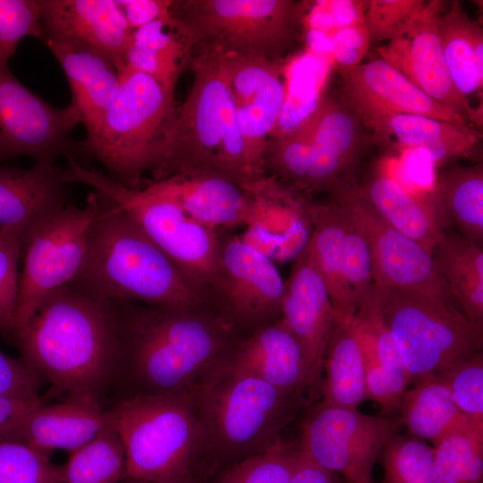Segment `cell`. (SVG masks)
<instances>
[{
  "label": "cell",
  "instance_id": "cell-1",
  "mask_svg": "<svg viewBox=\"0 0 483 483\" xmlns=\"http://www.w3.org/2000/svg\"><path fill=\"white\" fill-rule=\"evenodd\" d=\"M110 302L121 372L136 385L137 393L192 392L248 335L214 298L182 306Z\"/></svg>",
  "mask_w": 483,
  "mask_h": 483
},
{
  "label": "cell",
  "instance_id": "cell-2",
  "mask_svg": "<svg viewBox=\"0 0 483 483\" xmlns=\"http://www.w3.org/2000/svg\"><path fill=\"white\" fill-rule=\"evenodd\" d=\"M21 359L50 395L98 394L121 373V346L109 301L87 295L70 284L40 303L17 335Z\"/></svg>",
  "mask_w": 483,
  "mask_h": 483
},
{
  "label": "cell",
  "instance_id": "cell-3",
  "mask_svg": "<svg viewBox=\"0 0 483 483\" xmlns=\"http://www.w3.org/2000/svg\"><path fill=\"white\" fill-rule=\"evenodd\" d=\"M190 64L192 84L163 133L152 180L210 173L245 187L262 178L249 160L238 126L225 51L199 46Z\"/></svg>",
  "mask_w": 483,
  "mask_h": 483
},
{
  "label": "cell",
  "instance_id": "cell-4",
  "mask_svg": "<svg viewBox=\"0 0 483 483\" xmlns=\"http://www.w3.org/2000/svg\"><path fill=\"white\" fill-rule=\"evenodd\" d=\"M97 192L99 211L85 260L71 286L101 300L150 306L190 305L212 298L191 283L119 206Z\"/></svg>",
  "mask_w": 483,
  "mask_h": 483
},
{
  "label": "cell",
  "instance_id": "cell-5",
  "mask_svg": "<svg viewBox=\"0 0 483 483\" xmlns=\"http://www.w3.org/2000/svg\"><path fill=\"white\" fill-rule=\"evenodd\" d=\"M191 394L202 424L206 451L237 462L276 444L306 403L304 398L225 363Z\"/></svg>",
  "mask_w": 483,
  "mask_h": 483
},
{
  "label": "cell",
  "instance_id": "cell-6",
  "mask_svg": "<svg viewBox=\"0 0 483 483\" xmlns=\"http://www.w3.org/2000/svg\"><path fill=\"white\" fill-rule=\"evenodd\" d=\"M108 412L124 446L126 478L149 483L191 479L195 460L206 452L191 393H136Z\"/></svg>",
  "mask_w": 483,
  "mask_h": 483
},
{
  "label": "cell",
  "instance_id": "cell-7",
  "mask_svg": "<svg viewBox=\"0 0 483 483\" xmlns=\"http://www.w3.org/2000/svg\"><path fill=\"white\" fill-rule=\"evenodd\" d=\"M176 106L174 95L155 79L124 68L97 130L77 142V153L97 159L122 184L141 188Z\"/></svg>",
  "mask_w": 483,
  "mask_h": 483
},
{
  "label": "cell",
  "instance_id": "cell-8",
  "mask_svg": "<svg viewBox=\"0 0 483 483\" xmlns=\"http://www.w3.org/2000/svg\"><path fill=\"white\" fill-rule=\"evenodd\" d=\"M64 182L89 185L119 206L182 273L210 296L219 273V239L215 229L188 215L174 200L147 188L127 187L110 175L68 157Z\"/></svg>",
  "mask_w": 483,
  "mask_h": 483
},
{
  "label": "cell",
  "instance_id": "cell-9",
  "mask_svg": "<svg viewBox=\"0 0 483 483\" xmlns=\"http://www.w3.org/2000/svg\"><path fill=\"white\" fill-rule=\"evenodd\" d=\"M410 383L434 377L482 351L483 328L452 300L437 294L375 285Z\"/></svg>",
  "mask_w": 483,
  "mask_h": 483
},
{
  "label": "cell",
  "instance_id": "cell-10",
  "mask_svg": "<svg viewBox=\"0 0 483 483\" xmlns=\"http://www.w3.org/2000/svg\"><path fill=\"white\" fill-rule=\"evenodd\" d=\"M306 4L292 0L173 1L171 13L191 48L276 61L303 24Z\"/></svg>",
  "mask_w": 483,
  "mask_h": 483
},
{
  "label": "cell",
  "instance_id": "cell-11",
  "mask_svg": "<svg viewBox=\"0 0 483 483\" xmlns=\"http://www.w3.org/2000/svg\"><path fill=\"white\" fill-rule=\"evenodd\" d=\"M99 208L95 191L84 208L65 204L22 232L13 341L26 329L43 300L69 284L80 272Z\"/></svg>",
  "mask_w": 483,
  "mask_h": 483
},
{
  "label": "cell",
  "instance_id": "cell-12",
  "mask_svg": "<svg viewBox=\"0 0 483 483\" xmlns=\"http://www.w3.org/2000/svg\"><path fill=\"white\" fill-rule=\"evenodd\" d=\"M400 427L398 419L321 401L306 415L299 445L316 464L349 483H372L374 465Z\"/></svg>",
  "mask_w": 483,
  "mask_h": 483
},
{
  "label": "cell",
  "instance_id": "cell-13",
  "mask_svg": "<svg viewBox=\"0 0 483 483\" xmlns=\"http://www.w3.org/2000/svg\"><path fill=\"white\" fill-rule=\"evenodd\" d=\"M330 194L367 238L375 285L429 292L453 301L431 250L384 220L355 182L342 184Z\"/></svg>",
  "mask_w": 483,
  "mask_h": 483
},
{
  "label": "cell",
  "instance_id": "cell-14",
  "mask_svg": "<svg viewBox=\"0 0 483 483\" xmlns=\"http://www.w3.org/2000/svg\"><path fill=\"white\" fill-rule=\"evenodd\" d=\"M81 123L78 108L71 103L57 108L24 86L0 64V164L20 156L35 162H52L77 152L72 131Z\"/></svg>",
  "mask_w": 483,
  "mask_h": 483
},
{
  "label": "cell",
  "instance_id": "cell-15",
  "mask_svg": "<svg viewBox=\"0 0 483 483\" xmlns=\"http://www.w3.org/2000/svg\"><path fill=\"white\" fill-rule=\"evenodd\" d=\"M219 273L214 297L244 329H254L281 317L284 282L275 262L241 237L218 233Z\"/></svg>",
  "mask_w": 483,
  "mask_h": 483
},
{
  "label": "cell",
  "instance_id": "cell-16",
  "mask_svg": "<svg viewBox=\"0 0 483 483\" xmlns=\"http://www.w3.org/2000/svg\"><path fill=\"white\" fill-rule=\"evenodd\" d=\"M445 2L432 0L410 18L395 37L377 48L379 58L441 106L470 126H482V111L470 106L453 84L437 31V16Z\"/></svg>",
  "mask_w": 483,
  "mask_h": 483
},
{
  "label": "cell",
  "instance_id": "cell-17",
  "mask_svg": "<svg viewBox=\"0 0 483 483\" xmlns=\"http://www.w3.org/2000/svg\"><path fill=\"white\" fill-rule=\"evenodd\" d=\"M225 68L247 156L255 172L264 176L267 145L285 101L284 72L276 61L229 53Z\"/></svg>",
  "mask_w": 483,
  "mask_h": 483
},
{
  "label": "cell",
  "instance_id": "cell-18",
  "mask_svg": "<svg viewBox=\"0 0 483 483\" xmlns=\"http://www.w3.org/2000/svg\"><path fill=\"white\" fill-rule=\"evenodd\" d=\"M335 317L327 289L305 246L285 282L280 320L298 342L306 360L307 403L321 395L325 352Z\"/></svg>",
  "mask_w": 483,
  "mask_h": 483
},
{
  "label": "cell",
  "instance_id": "cell-19",
  "mask_svg": "<svg viewBox=\"0 0 483 483\" xmlns=\"http://www.w3.org/2000/svg\"><path fill=\"white\" fill-rule=\"evenodd\" d=\"M243 189L250 207L242 241L274 262L297 257L312 230L309 201L268 174Z\"/></svg>",
  "mask_w": 483,
  "mask_h": 483
},
{
  "label": "cell",
  "instance_id": "cell-20",
  "mask_svg": "<svg viewBox=\"0 0 483 483\" xmlns=\"http://www.w3.org/2000/svg\"><path fill=\"white\" fill-rule=\"evenodd\" d=\"M307 122L310 155L305 192L330 193L354 182L353 172L366 147L360 117L343 99L324 97Z\"/></svg>",
  "mask_w": 483,
  "mask_h": 483
},
{
  "label": "cell",
  "instance_id": "cell-21",
  "mask_svg": "<svg viewBox=\"0 0 483 483\" xmlns=\"http://www.w3.org/2000/svg\"><path fill=\"white\" fill-rule=\"evenodd\" d=\"M43 37L89 47L122 72L133 31L118 0H43Z\"/></svg>",
  "mask_w": 483,
  "mask_h": 483
},
{
  "label": "cell",
  "instance_id": "cell-22",
  "mask_svg": "<svg viewBox=\"0 0 483 483\" xmlns=\"http://www.w3.org/2000/svg\"><path fill=\"white\" fill-rule=\"evenodd\" d=\"M343 100L354 112L418 114L470 126L379 57L343 72Z\"/></svg>",
  "mask_w": 483,
  "mask_h": 483
},
{
  "label": "cell",
  "instance_id": "cell-23",
  "mask_svg": "<svg viewBox=\"0 0 483 483\" xmlns=\"http://www.w3.org/2000/svg\"><path fill=\"white\" fill-rule=\"evenodd\" d=\"M112 427L108 410L88 394L68 395L61 402L42 404L29 412L5 436L48 455L54 450L74 452Z\"/></svg>",
  "mask_w": 483,
  "mask_h": 483
},
{
  "label": "cell",
  "instance_id": "cell-24",
  "mask_svg": "<svg viewBox=\"0 0 483 483\" xmlns=\"http://www.w3.org/2000/svg\"><path fill=\"white\" fill-rule=\"evenodd\" d=\"M352 321L363 354L368 399L380 406L382 416L392 418L398 413L410 377L385 320L375 286Z\"/></svg>",
  "mask_w": 483,
  "mask_h": 483
},
{
  "label": "cell",
  "instance_id": "cell-25",
  "mask_svg": "<svg viewBox=\"0 0 483 483\" xmlns=\"http://www.w3.org/2000/svg\"><path fill=\"white\" fill-rule=\"evenodd\" d=\"M225 364L306 401V360L298 342L280 318L242 337Z\"/></svg>",
  "mask_w": 483,
  "mask_h": 483
},
{
  "label": "cell",
  "instance_id": "cell-26",
  "mask_svg": "<svg viewBox=\"0 0 483 483\" xmlns=\"http://www.w3.org/2000/svg\"><path fill=\"white\" fill-rule=\"evenodd\" d=\"M174 200L188 215L217 232L245 224L250 197L234 182L210 173L145 179L142 186Z\"/></svg>",
  "mask_w": 483,
  "mask_h": 483
},
{
  "label": "cell",
  "instance_id": "cell-27",
  "mask_svg": "<svg viewBox=\"0 0 483 483\" xmlns=\"http://www.w3.org/2000/svg\"><path fill=\"white\" fill-rule=\"evenodd\" d=\"M43 41L64 72L72 93V103L80 112L87 136L92 135L117 92L121 72L109 58L89 47Z\"/></svg>",
  "mask_w": 483,
  "mask_h": 483
},
{
  "label": "cell",
  "instance_id": "cell-28",
  "mask_svg": "<svg viewBox=\"0 0 483 483\" xmlns=\"http://www.w3.org/2000/svg\"><path fill=\"white\" fill-rule=\"evenodd\" d=\"M63 169L35 162L29 169L0 167V227L22 232L66 203Z\"/></svg>",
  "mask_w": 483,
  "mask_h": 483
},
{
  "label": "cell",
  "instance_id": "cell-29",
  "mask_svg": "<svg viewBox=\"0 0 483 483\" xmlns=\"http://www.w3.org/2000/svg\"><path fill=\"white\" fill-rule=\"evenodd\" d=\"M377 138L394 137L404 146L428 151L436 158L469 157L481 134L472 126L424 115L381 111L355 112Z\"/></svg>",
  "mask_w": 483,
  "mask_h": 483
},
{
  "label": "cell",
  "instance_id": "cell-30",
  "mask_svg": "<svg viewBox=\"0 0 483 483\" xmlns=\"http://www.w3.org/2000/svg\"><path fill=\"white\" fill-rule=\"evenodd\" d=\"M359 187L384 220L430 250L449 227L433 195L414 194L381 170L373 172Z\"/></svg>",
  "mask_w": 483,
  "mask_h": 483
},
{
  "label": "cell",
  "instance_id": "cell-31",
  "mask_svg": "<svg viewBox=\"0 0 483 483\" xmlns=\"http://www.w3.org/2000/svg\"><path fill=\"white\" fill-rule=\"evenodd\" d=\"M312 231L306 247L322 278L335 317L351 318L357 311L344 270V231L340 208L335 202H309Z\"/></svg>",
  "mask_w": 483,
  "mask_h": 483
},
{
  "label": "cell",
  "instance_id": "cell-32",
  "mask_svg": "<svg viewBox=\"0 0 483 483\" xmlns=\"http://www.w3.org/2000/svg\"><path fill=\"white\" fill-rule=\"evenodd\" d=\"M191 47L170 13L132 33L125 68L145 73L172 95L191 56Z\"/></svg>",
  "mask_w": 483,
  "mask_h": 483
},
{
  "label": "cell",
  "instance_id": "cell-33",
  "mask_svg": "<svg viewBox=\"0 0 483 483\" xmlns=\"http://www.w3.org/2000/svg\"><path fill=\"white\" fill-rule=\"evenodd\" d=\"M352 317H335L325 352L320 395L324 403L347 409H358L368 399L363 354Z\"/></svg>",
  "mask_w": 483,
  "mask_h": 483
},
{
  "label": "cell",
  "instance_id": "cell-34",
  "mask_svg": "<svg viewBox=\"0 0 483 483\" xmlns=\"http://www.w3.org/2000/svg\"><path fill=\"white\" fill-rule=\"evenodd\" d=\"M431 252L455 304L472 324L483 328L482 246L447 228Z\"/></svg>",
  "mask_w": 483,
  "mask_h": 483
},
{
  "label": "cell",
  "instance_id": "cell-35",
  "mask_svg": "<svg viewBox=\"0 0 483 483\" xmlns=\"http://www.w3.org/2000/svg\"><path fill=\"white\" fill-rule=\"evenodd\" d=\"M398 413L397 419L409 435L429 441L432 446L449 435L483 428L459 411L448 388L436 377L421 379L405 390Z\"/></svg>",
  "mask_w": 483,
  "mask_h": 483
},
{
  "label": "cell",
  "instance_id": "cell-36",
  "mask_svg": "<svg viewBox=\"0 0 483 483\" xmlns=\"http://www.w3.org/2000/svg\"><path fill=\"white\" fill-rule=\"evenodd\" d=\"M446 3L437 16L441 48L453 86L468 98L482 91L483 32L458 1Z\"/></svg>",
  "mask_w": 483,
  "mask_h": 483
},
{
  "label": "cell",
  "instance_id": "cell-37",
  "mask_svg": "<svg viewBox=\"0 0 483 483\" xmlns=\"http://www.w3.org/2000/svg\"><path fill=\"white\" fill-rule=\"evenodd\" d=\"M433 196L448 226L453 225L459 233L482 246V164L442 170L436 176Z\"/></svg>",
  "mask_w": 483,
  "mask_h": 483
},
{
  "label": "cell",
  "instance_id": "cell-38",
  "mask_svg": "<svg viewBox=\"0 0 483 483\" xmlns=\"http://www.w3.org/2000/svg\"><path fill=\"white\" fill-rule=\"evenodd\" d=\"M333 64L330 55L310 49L292 60L284 72L285 101L272 137L294 131L315 111Z\"/></svg>",
  "mask_w": 483,
  "mask_h": 483
},
{
  "label": "cell",
  "instance_id": "cell-39",
  "mask_svg": "<svg viewBox=\"0 0 483 483\" xmlns=\"http://www.w3.org/2000/svg\"><path fill=\"white\" fill-rule=\"evenodd\" d=\"M63 469L64 483H120L126 479L125 450L112 427L72 453Z\"/></svg>",
  "mask_w": 483,
  "mask_h": 483
},
{
  "label": "cell",
  "instance_id": "cell-40",
  "mask_svg": "<svg viewBox=\"0 0 483 483\" xmlns=\"http://www.w3.org/2000/svg\"><path fill=\"white\" fill-rule=\"evenodd\" d=\"M432 447L434 483H481L483 428L449 435Z\"/></svg>",
  "mask_w": 483,
  "mask_h": 483
},
{
  "label": "cell",
  "instance_id": "cell-41",
  "mask_svg": "<svg viewBox=\"0 0 483 483\" xmlns=\"http://www.w3.org/2000/svg\"><path fill=\"white\" fill-rule=\"evenodd\" d=\"M379 457L384 483H434L433 447L422 439L396 434Z\"/></svg>",
  "mask_w": 483,
  "mask_h": 483
},
{
  "label": "cell",
  "instance_id": "cell-42",
  "mask_svg": "<svg viewBox=\"0 0 483 483\" xmlns=\"http://www.w3.org/2000/svg\"><path fill=\"white\" fill-rule=\"evenodd\" d=\"M300 445L280 439L271 447L237 462L215 483H290Z\"/></svg>",
  "mask_w": 483,
  "mask_h": 483
},
{
  "label": "cell",
  "instance_id": "cell-43",
  "mask_svg": "<svg viewBox=\"0 0 483 483\" xmlns=\"http://www.w3.org/2000/svg\"><path fill=\"white\" fill-rule=\"evenodd\" d=\"M0 483H64L63 469L28 445L0 437Z\"/></svg>",
  "mask_w": 483,
  "mask_h": 483
},
{
  "label": "cell",
  "instance_id": "cell-44",
  "mask_svg": "<svg viewBox=\"0 0 483 483\" xmlns=\"http://www.w3.org/2000/svg\"><path fill=\"white\" fill-rule=\"evenodd\" d=\"M434 377L448 388L462 413L474 422L483 424L482 351L454 361Z\"/></svg>",
  "mask_w": 483,
  "mask_h": 483
},
{
  "label": "cell",
  "instance_id": "cell-45",
  "mask_svg": "<svg viewBox=\"0 0 483 483\" xmlns=\"http://www.w3.org/2000/svg\"><path fill=\"white\" fill-rule=\"evenodd\" d=\"M43 0H0V64H8L20 41L43 37Z\"/></svg>",
  "mask_w": 483,
  "mask_h": 483
},
{
  "label": "cell",
  "instance_id": "cell-46",
  "mask_svg": "<svg viewBox=\"0 0 483 483\" xmlns=\"http://www.w3.org/2000/svg\"><path fill=\"white\" fill-rule=\"evenodd\" d=\"M22 230L0 227V334L13 341Z\"/></svg>",
  "mask_w": 483,
  "mask_h": 483
},
{
  "label": "cell",
  "instance_id": "cell-47",
  "mask_svg": "<svg viewBox=\"0 0 483 483\" xmlns=\"http://www.w3.org/2000/svg\"><path fill=\"white\" fill-rule=\"evenodd\" d=\"M339 208L344 231L345 278L358 309L369 298L374 286L371 252L360 227Z\"/></svg>",
  "mask_w": 483,
  "mask_h": 483
},
{
  "label": "cell",
  "instance_id": "cell-48",
  "mask_svg": "<svg viewBox=\"0 0 483 483\" xmlns=\"http://www.w3.org/2000/svg\"><path fill=\"white\" fill-rule=\"evenodd\" d=\"M424 3L423 0H367L364 22L370 47L395 37Z\"/></svg>",
  "mask_w": 483,
  "mask_h": 483
},
{
  "label": "cell",
  "instance_id": "cell-49",
  "mask_svg": "<svg viewBox=\"0 0 483 483\" xmlns=\"http://www.w3.org/2000/svg\"><path fill=\"white\" fill-rule=\"evenodd\" d=\"M370 47L365 22L346 26L330 38V55L343 72L360 64Z\"/></svg>",
  "mask_w": 483,
  "mask_h": 483
},
{
  "label": "cell",
  "instance_id": "cell-50",
  "mask_svg": "<svg viewBox=\"0 0 483 483\" xmlns=\"http://www.w3.org/2000/svg\"><path fill=\"white\" fill-rule=\"evenodd\" d=\"M42 384L21 358H12L0 351V396L40 397Z\"/></svg>",
  "mask_w": 483,
  "mask_h": 483
},
{
  "label": "cell",
  "instance_id": "cell-51",
  "mask_svg": "<svg viewBox=\"0 0 483 483\" xmlns=\"http://www.w3.org/2000/svg\"><path fill=\"white\" fill-rule=\"evenodd\" d=\"M118 2L132 31L168 14L173 4V1L169 0H122Z\"/></svg>",
  "mask_w": 483,
  "mask_h": 483
},
{
  "label": "cell",
  "instance_id": "cell-52",
  "mask_svg": "<svg viewBox=\"0 0 483 483\" xmlns=\"http://www.w3.org/2000/svg\"><path fill=\"white\" fill-rule=\"evenodd\" d=\"M44 402L41 397L0 396V437L5 436L29 412Z\"/></svg>",
  "mask_w": 483,
  "mask_h": 483
},
{
  "label": "cell",
  "instance_id": "cell-53",
  "mask_svg": "<svg viewBox=\"0 0 483 483\" xmlns=\"http://www.w3.org/2000/svg\"><path fill=\"white\" fill-rule=\"evenodd\" d=\"M290 483H335V480L331 472L316 464L300 447L299 458Z\"/></svg>",
  "mask_w": 483,
  "mask_h": 483
},
{
  "label": "cell",
  "instance_id": "cell-54",
  "mask_svg": "<svg viewBox=\"0 0 483 483\" xmlns=\"http://www.w3.org/2000/svg\"><path fill=\"white\" fill-rule=\"evenodd\" d=\"M134 483H149V482H146V481H141V480H136V479H131ZM177 483H192L191 482V479H187V480H184V481H181V482H177Z\"/></svg>",
  "mask_w": 483,
  "mask_h": 483
},
{
  "label": "cell",
  "instance_id": "cell-55",
  "mask_svg": "<svg viewBox=\"0 0 483 483\" xmlns=\"http://www.w3.org/2000/svg\"><path fill=\"white\" fill-rule=\"evenodd\" d=\"M336 483V482H335Z\"/></svg>",
  "mask_w": 483,
  "mask_h": 483
}]
</instances>
